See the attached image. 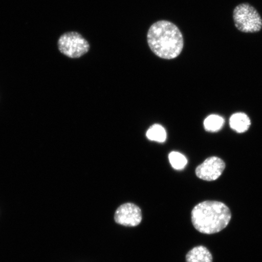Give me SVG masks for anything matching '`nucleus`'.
I'll list each match as a JSON object with an SVG mask.
<instances>
[{
	"mask_svg": "<svg viewBox=\"0 0 262 262\" xmlns=\"http://www.w3.org/2000/svg\"><path fill=\"white\" fill-rule=\"evenodd\" d=\"M225 119L217 114L209 115L204 122V129L209 133H216L221 130L224 127Z\"/></svg>",
	"mask_w": 262,
	"mask_h": 262,
	"instance_id": "9",
	"label": "nucleus"
},
{
	"mask_svg": "<svg viewBox=\"0 0 262 262\" xmlns=\"http://www.w3.org/2000/svg\"><path fill=\"white\" fill-rule=\"evenodd\" d=\"M146 137L149 140L163 143L165 142L167 135L166 130L162 126L155 124L147 130Z\"/></svg>",
	"mask_w": 262,
	"mask_h": 262,
	"instance_id": "10",
	"label": "nucleus"
},
{
	"mask_svg": "<svg viewBox=\"0 0 262 262\" xmlns=\"http://www.w3.org/2000/svg\"><path fill=\"white\" fill-rule=\"evenodd\" d=\"M230 209L224 203L206 201L199 203L191 211V221L196 231L213 234L224 230L230 222Z\"/></svg>",
	"mask_w": 262,
	"mask_h": 262,
	"instance_id": "2",
	"label": "nucleus"
},
{
	"mask_svg": "<svg viewBox=\"0 0 262 262\" xmlns=\"http://www.w3.org/2000/svg\"><path fill=\"white\" fill-rule=\"evenodd\" d=\"M169 160L172 168L176 170L184 169L188 163V160L184 155L176 151L169 154Z\"/></svg>",
	"mask_w": 262,
	"mask_h": 262,
	"instance_id": "11",
	"label": "nucleus"
},
{
	"mask_svg": "<svg viewBox=\"0 0 262 262\" xmlns=\"http://www.w3.org/2000/svg\"><path fill=\"white\" fill-rule=\"evenodd\" d=\"M233 19L235 28L245 33L259 32L262 18L257 10L248 3H242L235 8Z\"/></svg>",
	"mask_w": 262,
	"mask_h": 262,
	"instance_id": "3",
	"label": "nucleus"
},
{
	"mask_svg": "<svg viewBox=\"0 0 262 262\" xmlns=\"http://www.w3.org/2000/svg\"><path fill=\"white\" fill-rule=\"evenodd\" d=\"M115 222L124 227H136L142 221V211L138 206L127 203L117 209L114 215Z\"/></svg>",
	"mask_w": 262,
	"mask_h": 262,
	"instance_id": "6",
	"label": "nucleus"
},
{
	"mask_svg": "<svg viewBox=\"0 0 262 262\" xmlns=\"http://www.w3.org/2000/svg\"><path fill=\"white\" fill-rule=\"evenodd\" d=\"M149 47L157 57L171 60L179 56L184 40L179 28L172 23L159 21L150 26L147 34Z\"/></svg>",
	"mask_w": 262,
	"mask_h": 262,
	"instance_id": "1",
	"label": "nucleus"
},
{
	"mask_svg": "<svg viewBox=\"0 0 262 262\" xmlns=\"http://www.w3.org/2000/svg\"><path fill=\"white\" fill-rule=\"evenodd\" d=\"M58 47L61 54L71 58H80L90 49L89 42L77 32L64 33L58 39Z\"/></svg>",
	"mask_w": 262,
	"mask_h": 262,
	"instance_id": "4",
	"label": "nucleus"
},
{
	"mask_svg": "<svg viewBox=\"0 0 262 262\" xmlns=\"http://www.w3.org/2000/svg\"><path fill=\"white\" fill-rule=\"evenodd\" d=\"M212 255L204 246L193 248L186 255V262H212Z\"/></svg>",
	"mask_w": 262,
	"mask_h": 262,
	"instance_id": "8",
	"label": "nucleus"
},
{
	"mask_svg": "<svg viewBox=\"0 0 262 262\" xmlns=\"http://www.w3.org/2000/svg\"><path fill=\"white\" fill-rule=\"evenodd\" d=\"M231 129L238 134L247 132L251 125L250 118L244 113H236L232 115L229 119Z\"/></svg>",
	"mask_w": 262,
	"mask_h": 262,
	"instance_id": "7",
	"label": "nucleus"
},
{
	"mask_svg": "<svg viewBox=\"0 0 262 262\" xmlns=\"http://www.w3.org/2000/svg\"><path fill=\"white\" fill-rule=\"evenodd\" d=\"M226 168L224 160L217 156H211L196 167V176L204 181L212 182L222 176Z\"/></svg>",
	"mask_w": 262,
	"mask_h": 262,
	"instance_id": "5",
	"label": "nucleus"
}]
</instances>
